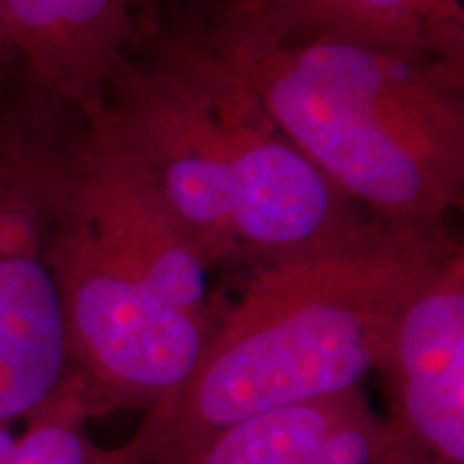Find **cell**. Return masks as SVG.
I'll return each instance as SVG.
<instances>
[{"instance_id": "cell-1", "label": "cell", "mask_w": 464, "mask_h": 464, "mask_svg": "<svg viewBox=\"0 0 464 464\" xmlns=\"http://www.w3.org/2000/svg\"><path fill=\"white\" fill-rule=\"evenodd\" d=\"M458 247L445 226L368 218L254 266L183 390L144 415L131 437L138 464H185L237 423L362 387L404 307Z\"/></svg>"}, {"instance_id": "cell-2", "label": "cell", "mask_w": 464, "mask_h": 464, "mask_svg": "<svg viewBox=\"0 0 464 464\" xmlns=\"http://www.w3.org/2000/svg\"><path fill=\"white\" fill-rule=\"evenodd\" d=\"M63 155L50 266L89 417L170 402L216 332L213 269L103 108Z\"/></svg>"}, {"instance_id": "cell-3", "label": "cell", "mask_w": 464, "mask_h": 464, "mask_svg": "<svg viewBox=\"0 0 464 464\" xmlns=\"http://www.w3.org/2000/svg\"><path fill=\"white\" fill-rule=\"evenodd\" d=\"M208 45L284 136L362 211L443 226L462 205V63L232 9Z\"/></svg>"}, {"instance_id": "cell-4", "label": "cell", "mask_w": 464, "mask_h": 464, "mask_svg": "<svg viewBox=\"0 0 464 464\" xmlns=\"http://www.w3.org/2000/svg\"><path fill=\"white\" fill-rule=\"evenodd\" d=\"M103 114L211 266L297 256L370 218L284 136L207 39L125 58Z\"/></svg>"}, {"instance_id": "cell-5", "label": "cell", "mask_w": 464, "mask_h": 464, "mask_svg": "<svg viewBox=\"0 0 464 464\" xmlns=\"http://www.w3.org/2000/svg\"><path fill=\"white\" fill-rule=\"evenodd\" d=\"M63 155L48 133L0 127V423L31 420L72 376L50 266Z\"/></svg>"}, {"instance_id": "cell-6", "label": "cell", "mask_w": 464, "mask_h": 464, "mask_svg": "<svg viewBox=\"0 0 464 464\" xmlns=\"http://www.w3.org/2000/svg\"><path fill=\"white\" fill-rule=\"evenodd\" d=\"M381 374L390 464H464V252L409 301Z\"/></svg>"}, {"instance_id": "cell-7", "label": "cell", "mask_w": 464, "mask_h": 464, "mask_svg": "<svg viewBox=\"0 0 464 464\" xmlns=\"http://www.w3.org/2000/svg\"><path fill=\"white\" fill-rule=\"evenodd\" d=\"M131 0H0L9 44L54 100L89 116L103 108L127 58Z\"/></svg>"}, {"instance_id": "cell-8", "label": "cell", "mask_w": 464, "mask_h": 464, "mask_svg": "<svg viewBox=\"0 0 464 464\" xmlns=\"http://www.w3.org/2000/svg\"><path fill=\"white\" fill-rule=\"evenodd\" d=\"M185 464H390L363 387L269 411L219 432Z\"/></svg>"}, {"instance_id": "cell-9", "label": "cell", "mask_w": 464, "mask_h": 464, "mask_svg": "<svg viewBox=\"0 0 464 464\" xmlns=\"http://www.w3.org/2000/svg\"><path fill=\"white\" fill-rule=\"evenodd\" d=\"M254 11L295 28L464 65L462 0H274Z\"/></svg>"}, {"instance_id": "cell-10", "label": "cell", "mask_w": 464, "mask_h": 464, "mask_svg": "<svg viewBox=\"0 0 464 464\" xmlns=\"http://www.w3.org/2000/svg\"><path fill=\"white\" fill-rule=\"evenodd\" d=\"M89 420L84 404L65 387L61 396L26 420L15 464H138L131 440L114 450L97 445L86 432Z\"/></svg>"}, {"instance_id": "cell-11", "label": "cell", "mask_w": 464, "mask_h": 464, "mask_svg": "<svg viewBox=\"0 0 464 464\" xmlns=\"http://www.w3.org/2000/svg\"><path fill=\"white\" fill-rule=\"evenodd\" d=\"M17 440L20 437L9 430V423H0V464H15Z\"/></svg>"}, {"instance_id": "cell-12", "label": "cell", "mask_w": 464, "mask_h": 464, "mask_svg": "<svg viewBox=\"0 0 464 464\" xmlns=\"http://www.w3.org/2000/svg\"><path fill=\"white\" fill-rule=\"evenodd\" d=\"M274 3V0H237L235 7L239 9H254V7H265V5Z\"/></svg>"}, {"instance_id": "cell-13", "label": "cell", "mask_w": 464, "mask_h": 464, "mask_svg": "<svg viewBox=\"0 0 464 464\" xmlns=\"http://www.w3.org/2000/svg\"><path fill=\"white\" fill-rule=\"evenodd\" d=\"M7 45H11V44H9V34H7V28H5L3 14H0V54H3Z\"/></svg>"}]
</instances>
